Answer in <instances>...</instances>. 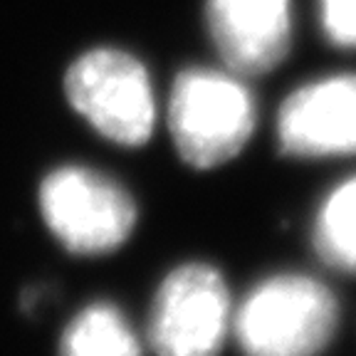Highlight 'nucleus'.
Segmentation results:
<instances>
[{
    "label": "nucleus",
    "instance_id": "1",
    "mask_svg": "<svg viewBox=\"0 0 356 356\" xmlns=\"http://www.w3.org/2000/svg\"><path fill=\"white\" fill-rule=\"evenodd\" d=\"M257 106L243 77L230 70L188 67L168 95V131L178 156L195 171L233 161L248 146Z\"/></svg>",
    "mask_w": 356,
    "mask_h": 356
},
{
    "label": "nucleus",
    "instance_id": "2",
    "mask_svg": "<svg viewBox=\"0 0 356 356\" xmlns=\"http://www.w3.org/2000/svg\"><path fill=\"white\" fill-rule=\"evenodd\" d=\"M339 327L332 289L300 273L262 280L233 312V334L245 356H319Z\"/></svg>",
    "mask_w": 356,
    "mask_h": 356
},
{
    "label": "nucleus",
    "instance_id": "3",
    "mask_svg": "<svg viewBox=\"0 0 356 356\" xmlns=\"http://www.w3.org/2000/svg\"><path fill=\"white\" fill-rule=\"evenodd\" d=\"M40 213L57 243L84 257L117 252L139 220L134 195L89 166H60L47 173L40 184Z\"/></svg>",
    "mask_w": 356,
    "mask_h": 356
},
{
    "label": "nucleus",
    "instance_id": "4",
    "mask_svg": "<svg viewBox=\"0 0 356 356\" xmlns=\"http://www.w3.org/2000/svg\"><path fill=\"white\" fill-rule=\"evenodd\" d=\"M67 102L79 117L127 149L149 144L156 129L154 84L139 57L117 47H95L70 65Z\"/></svg>",
    "mask_w": 356,
    "mask_h": 356
},
{
    "label": "nucleus",
    "instance_id": "5",
    "mask_svg": "<svg viewBox=\"0 0 356 356\" xmlns=\"http://www.w3.org/2000/svg\"><path fill=\"white\" fill-rule=\"evenodd\" d=\"M233 332V302L225 277L206 262H186L163 277L149 312L156 356H220Z\"/></svg>",
    "mask_w": 356,
    "mask_h": 356
},
{
    "label": "nucleus",
    "instance_id": "6",
    "mask_svg": "<svg viewBox=\"0 0 356 356\" xmlns=\"http://www.w3.org/2000/svg\"><path fill=\"white\" fill-rule=\"evenodd\" d=\"M277 141L292 159L356 156V74L297 87L280 106Z\"/></svg>",
    "mask_w": 356,
    "mask_h": 356
},
{
    "label": "nucleus",
    "instance_id": "7",
    "mask_svg": "<svg viewBox=\"0 0 356 356\" xmlns=\"http://www.w3.org/2000/svg\"><path fill=\"white\" fill-rule=\"evenodd\" d=\"M208 33L238 77L273 72L292 47V0H206Z\"/></svg>",
    "mask_w": 356,
    "mask_h": 356
},
{
    "label": "nucleus",
    "instance_id": "8",
    "mask_svg": "<svg viewBox=\"0 0 356 356\" xmlns=\"http://www.w3.org/2000/svg\"><path fill=\"white\" fill-rule=\"evenodd\" d=\"M60 356H144V351L127 314L111 302H95L67 324Z\"/></svg>",
    "mask_w": 356,
    "mask_h": 356
},
{
    "label": "nucleus",
    "instance_id": "9",
    "mask_svg": "<svg viewBox=\"0 0 356 356\" xmlns=\"http://www.w3.org/2000/svg\"><path fill=\"white\" fill-rule=\"evenodd\" d=\"M312 245L334 273L356 275V176L324 195L312 222Z\"/></svg>",
    "mask_w": 356,
    "mask_h": 356
},
{
    "label": "nucleus",
    "instance_id": "10",
    "mask_svg": "<svg viewBox=\"0 0 356 356\" xmlns=\"http://www.w3.org/2000/svg\"><path fill=\"white\" fill-rule=\"evenodd\" d=\"M319 17L329 42L356 47V0H319Z\"/></svg>",
    "mask_w": 356,
    "mask_h": 356
}]
</instances>
